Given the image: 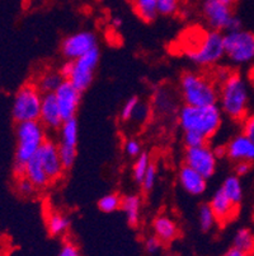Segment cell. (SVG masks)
<instances>
[{"label": "cell", "mask_w": 254, "mask_h": 256, "mask_svg": "<svg viewBox=\"0 0 254 256\" xmlns=\"http://www.w3.org/2000/svg\"><path fill=\"white\" fill-rule=\"evenodd\" d=\"M183 55L196 66L214 68L225 59L224 34L214 30L188 34L182 46Z\"/></svg>", "instance_id": "7a4b0ae2"}, {"label": "cell", "mask_w": 254, "mask_h": 256, "mask_svg": "<svg viewBox=\"0 0 254 256\" xmlns=\"http://www.w3.org/2000/svg\"><path fill=\"white\" fill-rule=\"evenodd\" d=\"M197 220H199V226L201 228V231L204 232L213 231L214 227L218 224V220H216L215 214H214L213 209L209 206V203L200 206L199 213H197Z\"/></svg>", "instance_id": "83f0119b"}, {"label": "cell", "mask_w": 254, "mask_h": 256, "mask_svg": "<svg viewBox=\"0 0 254 256\" xmlns=\"http://www.w3.org/2000/svg\"><path fill=\"white\" fill-rule=\"evenodd\" d=\"M64 80L65 79L60 70L46 69L38 74L33 83L43 94H47V93H55V90L61 86Z\"/></svg>", "instance_id": "603a6c76"}, {"label": "cell", "mask_w": 254, "mask_h": 256, "mask_svg": "<svg viewBox=\"0 0 254 256\" xmlns=\"http://www.w3.org/2000/svg\"><path fill=\"white\" fill-rule=\"evenodd\" d=\"M178 93L183 104L188 106L218 104V83L213 76L201 72L187 70L182 74L178 83Z\"/></svg>", "instance_id": "277c9868"}, {"label": "cell", "mask_w": 254, "mask_h": 256, "mask_svg": "<svg viewBox=\"0 0 254 256\" xmlns=\"http://www.w3.org/2000/svg\"><path fill=\"white\" fill-rule=\"evenodd\" d=\"M153 107L160 115H172L178 112L177 97L171 88L160 87L155 90L153 97Z\"/></svg>", "instance_id": "d6986e66"}, {"label": "cell", "mask_w": 254, "mask_h": 256, "mask_svg": "<svg viewBox=\"0 0 254 256\" xmlns=\"http://www.w3.org/2000/svg\"><path fill=\"white\" fill-rule=\"evenodd\" d=\"M209 206H211L214 214H215L218 224H227V223L232 222L239 213V206L233 204L229 198L221 192L220 188L214 192L209 202Z\"/></svg>", "instance_id": "9a60e30c"}, {"label": "cell", "mask_w": 254, "mask_h": 256, "mask_svg": "<svg viewBox=\"0 0 254 256\" xmlns=\"http://www.w3.org/2000/svg\"><path fill=\"white\" fill-rule=\"evenodd\" d=\"M253 256H254V255H253Z\"/></svg>", "instance_id": "c3c4849f"}, {"label": "cell", "mask_w": 254, "mask_h": 256, "mask_svg": "<svg viewBox=\"0 0 254 256\" xmlns=\"http://www.w3.org/2000/svg\"><path fill=\"white\" fill-rule=\"evenodd\" d=\"M221 192L229 198L233 204L241 208L244 198V188L242 180L237 174H230L223 181L220 186Z\"/></svg>", "instance_id": "cb8c5ba5"}, {"label": "cell", "mask_w": 254, "mask_h": 256, "mask_svg": "<svg viewBox=\"0 0 254 256\" xmlns=\"http://www.w3.org/2000/svg\"><path fill=\"white\" fill-rule=\"evenodd\" d=\"M225 59L234 66H246L254 62V34L242 28L224 34Z\"/></svg>", "instance_id": "52a82bcc"}, {"label": "cell", "mask_w": 254, "mask_h": 256, "mask_svg": "<svg viewBox=\"0 0 254 256\" xmlns=\"http://www.w3.org/2000/svg\"><path fill=\"white\" fill-rule=\"evenodd\" d=\"M219 2H223V3H225V4H229V6H232L237 3V0H219Z\"/></svg>", "instance_id": "f6af8a7d"}, {"label": "cell", "mask_w": 254, "mask_h": 256, "mask_svg": "<svg viewBox=\"0 0 254 256\" xmlns=\"http://www.w3.org/2000/svg\"><path fill=\"white\" fill-rule=\"evenodd\" d=\"M186 166L191 167L205 178H211L218 170L219 153L209 144H202L199 146L186 148L183 156Z\"/></svg>", "instance_id": "30bf717a"}, {"label": "cell", "mask_w": 254, "mask_h": 256, "mask_svg": "<svg viewBox=\"0 0 254 256\" xmlns=\"http://www.w3.org/2000/svg\"><path fill=\"white\" fill-rule=\"evenodd\" d=\"M99 59H101V51L98 48L75 60H66L59 70L65 80L71 83L83 93L90 87L94 80Z\"/></svg>", "instance_id": "8992f818"}, {"label": "cell", "mask_w": 254, "mask_h": 256, "mask_svg": "<svg viewBox=\"0 0 254 256\" xmlns=\"http://www.w3.org/2000/svg\"><path fill=\"white\" fill-rule=\"evenodd\" d=\"M177 122L182 132H193L209 142L220 132L224 115L218 104L200 107L183 104L177 112Z\"/></svg>", "instance_id": "3957f363"}, {"label": "cell", "mask_w": 254, "mask_h": 256, "mask_svg": "<svg viewBox=\"0 0 254 256\" xmlns=\"http://www.w3.org/2000/svg\"><path fill=\"white\" fill-rule=\"evenodd\" d=\"M141 209H143V200L137 194H129L122 196L121 210L125 214L126 220L131 227L139 226L141 220Z\"/></svg>", "instance_id": "7402d4cb"}, {"label": "cell", "mask_w": 254, "mask_h": 256, "mask_svg": "<svg viewBox=\"0 0 254 256\" xmlns=\"http://www.w3.org/2000/svg\"><path fill=\"white\" fill-rule=\"evenodd\" d=\"M71 226V220L60 210H48L46 214V228L50 236L62 237L66 236Z\"/></svg>", "instance_id": "44dd1931"}, {"label": "cell", "mask_w": 254, "mask_h": 256, "mask_svg": "<svg viewBox=\"0 0 254 256\" xmlns=\"http://www.w3.org/2000/svg\"><path fill=\"white\" fill-rule=\"evenodd\" d=\"M221 154L229 158L230 162H254V142L249 139L246 134L241 132L229 139L225 146L221 148Z\"/></svg>", "instance_id": "4fadbf2b"}, {"label": "cell", "mask_w": 254, "mask_h": 256, "mask_svg": "<svg viewBox=\"0 0 254 256\" xmlns=\"http://www.w3.org/2000/svg\"><path fill=\"white\" fill-rule=\"evenodd\" d=\"M248 82L251 84V88L254 90V62L251 65V69L248 72Z\"/></svg>", "instance_id": "ee69618b"}, {"label": "cell", "mask_w": 254, "mask_h": 256, "mask_svg": "<svg viewBox=\"0 0 254 256\" xmlns=\"http://www.w3.org/2000/svg\"><path fill=\"white\" fill-rule=\"evenodd\" d=\"M144 246H145L146 252L151 254V255H153V254L159 252V250L164 245H163L162 242H160L159 240L157 238V237L154 236V234H151V236H149L148 238L145 240V242H144Z\"/></svg>", "instance_id": "f35d334b"}, {"label": "cell", "mask_w": 254, "mask_h": 256, "mask_svg": "<svg viewBox=\"0 0 254 256\" xmlns=\"http://www.w3.org/2000/svg\"><path fill=\"white\" fill-rule=\"evenodd\" d=\"M218 106L224 116L242 122L251 112V84L241 72L218 69Z\"/></svg>", "instance_id": "6da1fadb"}, {"label": "cell", "mask_w": 254, "mask_h": 256, "mask_svg": "<svg viewBox=\"0 0 254 256\" xmlns=\"http://www.w3.org/2000/svg\"><path fill=\"white\" fill-rule=\"evenodd\" d=\"M153 234L162 242L163 245H171L179 236V226L168 214H159L151 222Z\"/></svg>", "instance_id": "e0dca14e"}, {"label": "cell", "mask_w": 254, "mask_h": 256, "mask_svg": "<svg viewBox=\"0 0 254 256\" xmlns=\"http://www.w3.org/2000/svg\"><path fill=\"white\" fill-rule=\"evenodd\" d=\"M252 168V164H248V162H238V164H234V174L242 178L244 174H249Z\"/></svg>", "instance_id": "60d3db41"}, {"label": "cell", "mask_w": 254, "mask_h": 256, "mask_svg": "<svg viewBox=\"0 0 254 256\" xmlns=\"http://www.w3.org/2000/svg\"><path fill=\"white\" fill-rule=\"evenodd\" d=\"M233 248L249 255H254V232L251 228H238L233 236Z\"/></svg>", "instance_id": "484cf974"}, {"label": "cell", "mask_w": 254, "mask_h": 256, "mask_svg": "<svg viewBox=\"0 0 254 256\" xmlns=\"http://www.w3.org/2000/svg\"><path fill=\"white\" fill-rule=\"evenodd\" d=\"M201 13L209 30L225 34L243 28V22L234 14L233 6L219 0H204Z\"/></svg>", "instance_id": "ba28073f"}, {"label": "cell", "mask_w": 254, "mask_h": 256, "mask_svg": "<svg viewBox=\"0 0 254 256\" xmlns=\"http://www.w3.org/2000/svg\"><path fill=\"white\" fill-rule=\"evenodd\" d=\"M59 146L76 148L79 142V124L76 118L64 121L59 129Z\"/></svg>", "instance_id": "d4e9b609"}, {"label": "cell", "mask_w": 254, "mask_h": 256, "mask_svg": "<svg viewBox=\"0 0 254 256\" xmlns=\"http://www.w3.org/2000/svg\"><path fill=\"white\" fill-rule=\"evenodd\" d=\"M157 180H158V168L155 164H151L150 167H149L148 172H146L145 176H144L143 181H141V184H140V186H141V188H143V192H150L154 188V186H155V184H157Z\"/></svg>", "instance_id": "836d02e7"}, {"label": "cell", "mask_w": 254, "mask_h": 256, "mask_svg": "<svg viewBox=\"0 0 254 256\" xmlns=\"http://www.w3.org/2000/svg\"><path fill=\"white\" fill-rule=\"evenodd\" d=\"M171 256H177V255H171Z\"/></svg>", "instance_id": "7dc6e473"}, {"label": "cell", "mask_w": 254, "mask_h": 256, "mask_svg": "<svg viewBox=\"0 0 254 256\" xmlns=\"http://www.w3.org/2000/svg\"><path fill=\"white\" fill-rule=\"evenodd\" d=\"M20 176L27 178L38 190L39 188H45L46 186H48L51 184V180L48 178L47 174L45 172V170H43V167H42L41 162H39L38 157L36 154L25 164Z\"/></svg>", "instance_id": "ffe728a7"}, {"label": "cell", "mask_w": 254, "mask_h": 256, "mask_svg": "<svg viewBox=\"0 0 254 256\" xmlns=\"http://www.w3.org/2000/svg\"><path fill=\"white\" fill-rule=\"evenodd\" d=\"M135 13L144 22H151L158 17L157 0H130Z\"/></svg>", "instance_id": "4316f807"}, {"label": "cell", "mask_w": 254, "mask_h": 256, "mask_svg": "<svg viewBox=\"0 0 254 256\" xmlns=\"http://www.w3.org/2000/svg\"><path fill=\"white\" fill-rule=\"evenodd\" d=\"M122 24H123V20L121 17H113L111 20V26L115 30H120L121 27H122Z\"/></svg>", "instance_id": "7bdbcfd3"}, {"label": "cell", "mask_w": 254, "mask_h": 256, "mask_svg": "<svg viewBox=\"0 0 254 256\" xmlns=\"http://www.w3.org/2000/svg\"><path fill=\"white\" fill-rule=\"evenodd\" d=\"M121 204H122V196L116 192H109L98 200V208L103 213H113L118 210L121 209Z\"/></svg>", "instance_id": "f546056e"}, {"label": "cell", "mask_w": 254, "mask_h": 256, "mask_svg": "<svg viewBox=\"0 0 254 256\" xmlns=\"http://www.w3.org/2000/svg\"><path fill=\"white\" fill-rule=\"evenodd\" d=\"M223 256H253V255H249V254H246V252H243V251H239V250H237V248H229L227 252L224 254Z\"/></svg>", "instance_id": "b9f144b4"}, {"label": "cell", "mask_w": 254, "mask_h": 256, "mask_svg": "<svg viewBox=\"0 0 254 256\" xmlns=\"http://www.w3.org/2000/svg\"><path fill=\"white\" fill-rule=\"evenodd\" d=\"M98 48V36L93 31L74 32L62 40L60 50L65 60H75Z\"/></svg>", "instance_id": "8fae6325"}, {"label": "cell", "mask_w": 254, "mask_h": 256, "mask_svg": "<svg viewBox=\"0 0 254 256\" xmlns=\"http://www.w3.org/2000/svg\"><path fill=\"white\" fill-rule=\"evenodd\" d=\"M43 93L32 83H25L15 93L11 104V116L14 121L27 122V121H36L39 118L41 104Z\"/></svg>", "instance_id": "9c48e42d"}, {"label": "cell", "mask_w": 254, "mask_h": 256, "mask_svg": "<svg viewBox=\"0 0 254 256\" xmlns=\"http://www.w3.org/2000/svg\"><path fill=\"white\" fill-rule=\"evenodd\" d=\"M242 129L243 134L254 142V111L249 112L248 116L242 121Z\"/></svg>", "instance_id": "74e56055"}, {"label": "cell", "mask_w": 254, "mask_h": 256, "mask_svg": "<svg viewBox=\"0 0 254 256\" xmlns=\"http://www.w3.org/2000/svg\"><path fill=\"white\" fill-rule=\"evenodd\" d=\"M36 156L38 157L39 162H41L42 167L47 174L51 182H55V181L60 180L62 178V174L66 170L62 166L61 158H60L59 144L56 143L55 140L47 139L45 143L42 144Z\"/></svg>", "instance_id": "7c38bea8"}, {"label": "cell", "mask_w": 254, "mask_h": 256, "mask_svg": "<svg viewBox=\"0 0 254 256\" xmlns=\"http://www.w3.org/2000/svg\"><path fill=\"white\" fill-rule=\"evenodd\" d=\"M253 218H254V210H253Z\"/></svg>", "instance_id": "bcb514c9"}, {"label": "cell", "mask_w": 254, "mask_h": 256, "mask_svg": "<svg viewBox=\"0 0 254 256\" xmlns=\"http://www.w3.org/2000/svg\"><path fill=\"white\" fill-rule=\"evenodd\" d=\"M59 152L64 168H71L74 166V164H75L76 157H78V150L76 148H64V146H59Z\"/></svg>", "instance_id": "e575fe53"}, {"label": "cell", "mask_w": 254, "mask_h": 256, "mask_svg": "<svg viewBox=\"0 0 254 256\" xmlns=\"http://www.w3.org/2000/svg\"><path fill=\"white\" fill-rule=\"evenodd\" d=\"M38 121L46 128V130H59L64 122L59 104H57L53 93H47L42 97Z\"/></svg>", "instance_id": "2e32d148"}, {"label": "cell", "mask_w": 254, "mask_h": 256, "mask_svg": "<svg viewBox=\"0 0 254 256\" xmlns=\"http://www.w3.org/2000/svg\"><path fill=\"white\" fill-rule=\"evenodd\" d=\"M178 182L181 188L192 196H200V195L205 194L207 188V178H205L201 174L186 164L179 168Z\"/></svg>", "instance_id": "ac0fdd59"}, {"label": "cell", "mask_w": 254, "mask_h": 256, "mask_svg": "<svg viewBox=\"0 0 254 256\" xmlns=\"http://www.w3.org/2000/svg\"><path fill=\"white\" fill-rule=\"evenodd\" d=\"M123 150L129 157L136 158L143 153V148H141V143L137 139H127L123 144Z\"/></svg>", "instance_id": "d590c367"}, {"label": "cell", "mask_w": 254, "mask_h": 256, "mask_svg": "<svg viewBox=\"0 0 254 256\" xmlns=\"http://www.w3.org/2000/svg\"><path fill=\"white\" fill-rule=\"evenodd\" d=\"M181 8V0H157L158 14L164 17L176 16Z\"/></svg>", "instance_id": "1f68e13d"}, {"label": "cell", "mask_w": 254, "mask_h": 256, "mask_svg": "<svg viewBox=\"0 0 254 256\" xmlns=\"http://www.w3.org/2000/svg\"><path fill=\"white\" fill-rule=\"evenodd\" d=\"M55 97L59 104L62 120L67 121L75 118L81 101V92L67 80H64L55 90Z\"/></svg>", "instance_id": "5bb4252c"}, {"label": "cell", "mask_w": 254, "mask_h": 256, "mask_svg": "<svg viewBox=\"0 0 254 256\" xmlns=\"http://www.w3.org/2000/svg\"><path fill=\"white\" fill-rule=\"evenodd\" d=\"M140 104H141V100L137 96L130 97L127 101L123 104L122 108H121L120 112V118L122 121H132L135 118V114H136L137 108H139Z\"/></svg>", "instance_id": "4dcf8cb0"}, {"label": "cell", "mask_w": 254, "mask_h": 256, "mask_svg": "<svg viewBox=\"0 0 254 256\" xmlns=\"http://www.w3.org/2000/svg\"><path fill=\"white\" fill-rule=\"evenodd\" d=\"M17 178H17V184H15V186H17L18 194L22 195V196L24 198L33 196L38 188H37L31 181L28 180L27 178H24V176H17Z\"/></svg>", "instance_id": "d6a6232c"}, {"label": "cell", "mask_w": 254, "mask_h": 256, "mask_svg": "<svg viewBox=\"0 0 254 256\" xmlns=\"http://www.w3.org/2000/svg\"><path fill=\"white\" fill-rule=\"evenodd\" d=\"M17 144L14 153V170L17 176H20L25 164L39 150L42 144L47 140V130L43 125L36 121L19 122L15 132Z\"/></svg>", "instance_id": "5b68a950"}, {"label": "cell", "mask_w": 254, "mask_h": 256, "mask_svg": "<svg viewBox=\"0 0 254 256\" xmlns=\"http://www.w3.org/2000/svg\"><path fill=\"white\" fill-rule=\"evenodd\" d=\"M149 112H150V107L141 101V104H140L139 108H137L136 114H135V118L132 121H136V122H143V121L148 120Z\"/></svg>", "instance_id": "ab89813d"}, {"label": "cell", "mask_w": 254, "mask_h": 256, "mask_svg": "<svg viewBox=\"0 0 254 256\" xmlns=\"http://www.w3.org/2000/svg\"><path fill=\"white\" fill-rule=\"evenodd\" d=\"M59 256H83L78 246L73 241L66 240L59 251Z\"/></svg>", "instance_id": "8d00e7d4"}, {"label": "cell", "mask_w": 254, "mask_h": 256, "mask_svg": "<svg viewBox=\"0 0 254 256\" xmlns=\"http://www.w3.org/2000/svg\"><path fill=\"white\" fill-rule=\"evenodd\" d=\"M151 160L148 153L143 152L139 157L135 158V162L132 164V178H134L135 182L139 184V185L141 184V181H143L144 176L148 172Z\"/></svg>", "instance_id": "f1b7e54d"}]
</instances>
